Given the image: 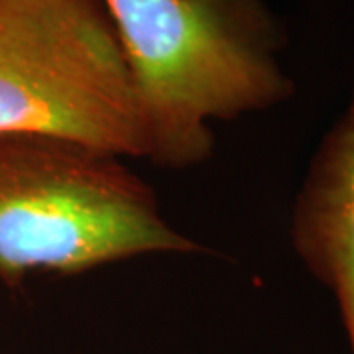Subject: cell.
I'll list each match as a JSON object with an SVG mask.
<instances>
[{"label": "cell", "mask_w": 354, "mask_h": 354, "mask_svg": "<svg viewBox=\"0 0 354 354\" xmlns=\"http://www.w3.org/2000/svg\"><path fill=\"white\" fill-rule=\"evenodd\" d=\"M291 242L307 270L333 291L354 354V93L307 169Z\"/></svg>", "instance_id": "cell-4"}, {"label": "cell", "mask_w": 354, "mask_h": 354, "mask_svg": "<svg viewBox=\"0 0 354 354\" xmlns=\"http://www.w3.org/2000/svg\"><path fill=\"white\" fill-rule=\"evenodd\" d=\"M124 158L75 140L0 134V281L71 276L150 254H199Z\"/></svg>", "instance_id": "cell-2"}, {"label": "cell", "mask_w": 354, "mask_h": 354, "mask_svg": "<svg viewBox=\"0 0 354 354\" xmlns=\"http://www.w3.org/2000/svg\"><path fill=\"white\" fill-rule=\"evenodd\" d=\"M146 124V160L185 169L215 150L213 122L290 99L283 30L264 0H101Z\"/></svg>", "instance_id": "cell-1"}, {"label": "cell", "mask_w": 354, "mask_h": 354, "mask_svg": "<svg viewBox=\"0 0 354 354\" xmlns=\"http://www.w3.org/2000/svg\"><path fill=\"white\" fill-rule=\"evenodd\" d=\"M0 134L146 160L136 87L101 0H0Z\"/></svg>", "instance_id": "cell-3"}]
</instances>
